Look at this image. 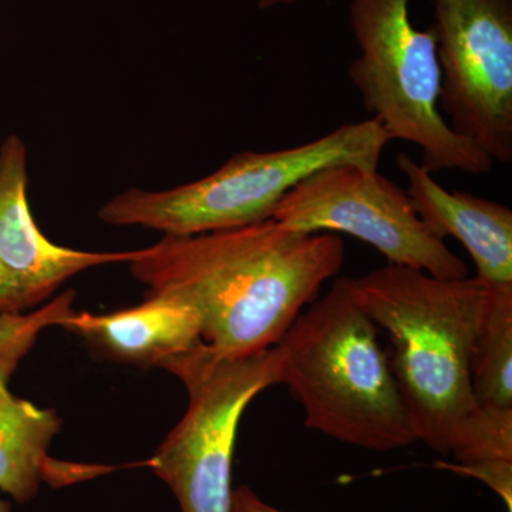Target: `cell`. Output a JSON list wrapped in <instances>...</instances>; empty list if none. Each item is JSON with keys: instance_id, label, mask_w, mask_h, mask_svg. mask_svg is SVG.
Here are the masks:
<instances>
[{"instance_id": "6da1fadb", "label": "cell", "mask_w": 512, "mask_h": 512, "mask_svg": "<svg viewBox=\"0 0 512 512\" xmlns=\"http://www.w3.org/2000/svg\"><path fill=\"white\" fill-rule=\"evenodd\" d=\"M345 262L338 235L293 231L274 220L163 237L136 249L131 275L148 295L187 303L205 345L227 357L274 348Z\"/></svg>"}, {"instance_id": "8992f818", "label": "cell", "mask_w": 512, "mask_h": 512, "mask_svg": "<svg viewBox=\"0 0 512 512\" xmlns=\"http://www.w3.org/2000/svg\"><path fill=\"white\" fill-rule=\"evenodd\" d=\"M160 367L183 382L188 406L143 464L170 487L181 512H231L239 421L259 393L281 383L278 345L252 356L227 357L201 342Z\"/></svg>"}, {"instance_id": "9a60e30c", "label": "cell", "mask_w": 512, "mask_h": 512, "mask_svg": "<svg viewBox=\"0 0 512 512\" xmlns=\"http://www.w3.org/2000/svg\"><path fill=\"white\" fill-rule=\"evenodd\" d=\"M231 512H285L265 503L248 485L234 488Z\"/></svg>"}, {"instance_id": "30bf717a", "label": "cell", "mask_w": 512, "mask_h": 512, "mask_svg": "<svg viewBox=\"0 0 512 512\" xmlns=\"http://www.w3.org/2000/svg\"><path fill=\"white\" fill-rule=\"evenodd\" d=\"M414 210L436 234L457 239L476 264L477 278L512 285V211L501 202L448 191L407 153L396 156Z\"/></svg>"}, {"instance_id": "3957f363", "label": "cell", "mask_w": 512, "mask_h": 512, "mask_svg": "<svg viewBox=\"0 0 512 512\" xmlns=\"http://www.w3.org/2000/svg\"><path fill=\"white\" fill-rule=\"evenodd\" d=\"M281 383L305 412V426L363 450L419 443L377 326L350 278L336 279L278 343Z\"/></svg>"}, {"instance_id": "4fadbf2b", "label": "cell", "mask_w": 512, "mask_h": 512, "mask_svg": "<svg viewBox=\"0 0 512 512\" xmlns=\"http://www.w3.org/2000/svg\"><path fill=\"white\" fill-rule=\"evenodd\" d=\"M481 409L512 410V285H495L481 316L470 360Z\"/></svg>"}, {"instance_id": "ba28073f", "label": "cell", "mask_w": 512, "mask_h": 512, "mask_svg": "<svg viewBox=\"0 0 512 512\" xmlns=\"http://www.w3.org/2000/svg\"><path fill=\"white\" fill-rule=\"evenodd\" d=\"M440 109L494 163L512 161V0H433Z\"/></svg>"}, {"instance_id": "9c48e42d", "label": "cell", "mask_w": 512, "mask_h": 512, "mask_svg": "<svg viewBox=\"0 0 512 512\" xmlns=\"http://www.w3.org/2000/svg\"><path fill=\"white\" fill-rule=\"evenodd\" d=\"M28 188V147L10 134L0 144V318L36 311L74 276L128 264L136 255V249L80 251L50 241L33 218Z\"/></svg>"}, {"instance_id": "52a82bcc", "label": "cell", "mask_w": 512, "mask_h": 512, "mask_svg": "<svg viewBox=\"0 0 512 512\" xmlns=\"http://www.w3.org/2000/svg\"><path fill=\"white\" fill-rule=\"evenodd\" d=\"M271 220L305 234L340 232L372 245L387 264L443 279L468 276V265L414 210L399 185L379 168L328 165L292 188Z\"/></svg>"}, {"instance_id": "8fae6325", "label": "cell", "mask_w": 512, "mask_h": 512, "mask_svg": "<svg viewBox=\"0 0 512 512\" xmlns=\"http://www.w3.org/2000/svg\"><path fill=\"white\" fill-rule=\"evenodd\" d=\"M60 328L86 340L106 359L134 366L160 367L168 357L204 342L194 309L170 296L148 293L143 302L119 311H74Z\"/></svg>"}, {"instance_id": "2e32d148", "label": "cell", "mask_w": 512, "mask_h": 512, "mask_svg": "<svg viewBox=\"0 0 512 512\" xmlns=\"http://www.w3.org/2000/svg\"><path fill=\"white\" fill-rule=\"evenodd\" d=\"M258 2L259 9H274L278 6L293 5V3L299 2V0H256Z\"/></svg>"}, {"instance_id": "e0dca14e", "label": "cell", "mask_w": 512, "mask_h": 512, "mask_svg": "<svg viewBox=\"0 0 512 512\" xmlns=\"http://www.w3.org/2000/svg\"><path fill=\"white\" fill-rule=\"evenodd\" d=\"M0 512H12L8 501H3L2 498H0Z\"/></svg>"}, {"instance_id": "277c9868", "label": "cell", "mask_w": 512, "mask_h": 512, "mask_svg": "<svg viewBox=\"0 0 512 512\" xmlns=\"http://www.w3.org/2000/svg\"><path fill=\"white\" fill-rule=\"evenodd\" d=\"M392 141L375 117L285 150L244 151L214 173L164 191L141 188L114 195L99 210L116 227H143L164 237H188L271 220L282 198L306 177L339 163L379 168Z\"/></svg>"}, {"instance_id": "7c38bea8", "label": "cell", "mask_w": 512, "mask_h": 512, "mask_svg": "<svg viewBox=\"0 0 512 512\" xmlns=\"http://www.w3.org/2000/svg\"><path fill=\"white\" fill-rule=\"evenodd\" d=\"M22 355L0 356V491L16 503H30L43 483L72 484L104 473V468L72 466L49 457L63 421L53 409H40L9 389Z\"/></svg>"}, {"instance_id": "5bb4252c", "label": "cell", "mask_w": 512, "mask_h": 512, "mask_svg": "<svg viewBox=\"0 0 512 512\" xmlns=\"http://www.w3.org/2000/svg\"><path fill=\"white\" fill-rule=\"evenodd\" d=\"M76 292L66 291L36 311L0 318V356H26L46 328L60 326L74 312Z\"/></svg>"}, {"instance_id": "7a4b0ae2", "label": "cell", "mask_w": 512, "mask_h": 512, "mask_svg": "<svg viewBox=\"0 0 512 512\" xmlns=\"http://www.w3.org/2000/svg\"><path fill=\"white\" fill-rule=\"evenodd\" d=\"M350 285L377 328L389 335L390 367L417 440L448 456L481 413L470 360L493 284L387 264L350 278Z\"/></svg>"}, {"instance_id": "5b68a950", "label": "cell", "mask_w": 512, "mask_h": 512, "mask_svg": "<svg viewBox=\"0 0 512 512\" xmlns=\"http://www.w3.org/2000/svg\"><path fill=\"white\" fill-rule=\"evenodd\" d=\"M412 0H350L349 22L359 47L349 76L366 110L392 140L421 150L430 174H488L494 161L458 136L440 109L441 70L433 26L417 29Z\"/></svg>"}]
</instances>
